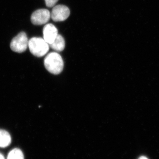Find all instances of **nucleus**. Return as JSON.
Listing matches in <instances>:
<instances>
[{
  "instance_id": "f257e3e1",
  "label": "nucleus",
  "mask_w": 159,
  "mask_h": 159,
  "mask_svg": "<svg viewBox=\"0 0 159 159\" xmlns=\"http://www.w3.org/2000/svg\"><path fill=\"white\" fill-rule=\"evenodd\" d=\"M44 64L47 70L52 74H60L63 70L62 57L56 52H51L48 54L45 58Z\"/></svg>"
},
{
  "instance_id": "f03ea898",
  "label": "nucleus",
  "mask_w": 159,
  "mask_h": 159,
  "mask_svg": "<svg viewBox=\"0 0 159 159\" xmlns=\"http://www.w3.org/2000/svg\"><path fill=\"white\" fill-rule=\"evenodd\" d=\"M49 44L44 39L33 37L29 40V48L31 54L38 57L44 56L48 52Z\"/></svg>"
},
{
  "instance_id": "7ed1b4c3",
  "label": "nucleus",
  "mask_w": 159,
  "mask_h": 159,
  "mask_svg": "<svg viewBox=\"0 0 159 159\" xmlns=\"http://www.w3.org/2000/svg\"><path fill=\"white\" fill-rule=\"evenodd\" d=\"M29 42L27 34L25 32H21L12 39L10 43V48L14 52L23 53L29 47Z\"/></svg>"
},
{
  "instance_id": "20e7f679",
  "label": "nucleus",
  "mask_w": 159,
  "mask_h": 159,
  "mask_svg": "<svg viewBox=\"0 0 159 159\" xmlns=\"http://www.w3.org/2000/svg\"><path fill=\"white\" fill-rule=\"evenodd\" d=\"M51 16L50 11L48 9H38L31 15V21L34 25H41L48 22Z\"/></svg>"
},
{
  "instance_id": "39448f33",
  "label": "nucleus",
  "mask_w": 159,
  "mask_h": 159,
  "mask_svg": "<svg viewBox=\"0 0 159 159\" xmlns=\"http://www.w3.org/2000/svg\"><path fill=\"white\" fill-rule=\"evenodd\" d=\"M70 15L68 7L64 5H57L52 9L51 17L54 21H63L66 20Z\"/></svg>"
},
{
  "instance_id": "423d86ee",
  "label": "nucleus",
  "mask_w": 159,
  "mask_h": 159,
  "mask_svg": "<svg viewBox=\"0 0 159 159\" xmlns=\"http://www.w3.org/2000/svg\"><path fill=\"white\" fill-rule=\"evenodd\" d=\"M43 39L49 44L54 41L58 34V31L53 24H48L44 27L43 29Z\"/></svg>"
},
{
  "instance_id": "0eeeda50",
  "label": "nucleus",
  "mask_w": 159,
  "mask_h": 159,
  "mask_svg": "<svg viewBox=\"0 0 159 159\" xmlns=\"http://www.w3.org/2000/svg\"><path fill=\"white\" fill-rule=\"evenodd\" d=\"M49 46L51 48L58 52L63 51L65 47L64 39L61 34H58L54 41L49 44Z\"/></svg>"
},
{
  "instance_id": "6e6552de",
  "label": "nucleus",
  "mask_w": 159,
  "mask_h": 159,
  "mask_svg": "<svg viewBox=\"0 0 159 159\" xmlns=\"http://www.w3.org/2000/svg\"><path fill=\"white\" fill-rule=\"evenodd\" d=\"M11 137L7 131L0 129V148H6L11 143Z\"/></svg>"
},
{
  "instance_id": "1a4fd4ad",
  "label": "nucleus",
  "mask_w": 159,
  "mask_h": 159,
  "mask_svg": "<svg viewBox=\"0 0 159 159\" xmlns=\"http://www.w3.org/2000/svg\"><path fill=\"white\" fill-rule=\"evenodd\" d=\"M7 159H24V154L19 148H14L8 154Z\"/></svg>"
},
{
  "instance_id": "9d476101",
  "label": "nucleus",
  "mask_w": 159,
  "mask_h": 159,
  "mask_svg": "<svg viewBox=\"0 0 159 159\" xmlns=\"http://www.w3.org/2000/svg\"><path fill=\"white\" fill-rule=\"evenodd\" d=\"M58 0H45L46 6L48 7H52L54 6Z\"/></svg>"
},
{
  "instance_id": "9b49d317",
  "label": "nucleus",
  "mask_w": 159,
  "mask_h": 159,
  "mask_svg": "<svg viewBox=\"0 0 159 159\" xmlns=\"http://www.w3.org/2000/svg\"><path fill=\"white\" fill-rule=\"evenodd\" d=\"M0 159H5L4 156L1 153H0Z\"/></svg>"
},
{
  "instance_id": "f8f14e48",
  "label": "nucleus",
  "mask_w": 159,
  "mask_h": 159,
  "mask_svg": "<svg viewBox=\"0 0 159 159\" xmlns=\"http://www.w3.org/2000/svg\"><path fill=\"white\" fill-rule=\"evenodd\" d=\"M139 159H148L147 157L144 156H142L140 157V158H139Z\"/></svg>"
}]
</instances>
